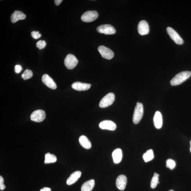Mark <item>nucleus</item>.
I'll return each mask as SVG.
<instances>
[{"label":"nucleus","instance_id":"f257e3e1","mask_svg":"<svg viewBox=\"0 0 191 191\" xmlns=\"http://www.w3.org/2000/svg\"><path fill=\"white\" fill-rule=\"evenodd\" d=\"M191 76V72L189 71L182 72L177 74L170 81L172 86L180 85Z\"/></svg>","mask_w":191,"mask_h":191},{"label":"nucleus","instance_id":"f03ea898","mask_svg":"<svg viewBox=\"0 0 191 191\" xmlns=\"http://www.w3.org/2000/svg\"><path fill=\"white\" fill-rule=\"evenodd\" d=\"M144 113L143 106L142 103L137 102L135 107L133 117V122L134 124H137L143 117Z\"/></svg>","mask_w":191,"mask_h":191},{"label":"nucleus","instance_id":"7ed1b4c3","mask_svg":"<svg viewBox=\"0 0 191 191\" xmlns=\"http://www.w3.org/2000/svg\"><path fill=\"white\" fill-rule=\"evenodd\" d=\"M115 99V95L113 93H109L101 100L99 102V106L102 108L107 107L113 103Z\"/></svg>","mask_w":191,"mask_h":191},{"label":"nucleus","instance_id":"20e7f679","mask_svg":"<svg viewBox=\"0 0 191 191\" xmlns=\"http://www.w3.org/2000/svg\"><path fill=\"white\" fill-rule=\"evenodd\" d=\"M65 65L68 69H72L76 66L78 62V60L73 54H68L65 58Z\"/></svg>","mask_w":191,"mask_h":191},{"label":"nucleus","instance_id":"39448f33","mask_svg":"<svg viewBox=\"0 0 191 191\" xmlns=\"http://www.w3.org/2000/svg\"><path fill=\"white\" fill-rule=\"evenodd\" d=\"M98 17V13L96 11H88L83 13L81 19L84 22H90L95 21Z\"/></svg>","mask_w":191,"mask_h":191},{"label":"nucleus","instance_id":"423d86ee","mask_svg":"<svg viewBox=\"0 0 191 191\" xmlns=\"http://www.w3.org/2000/svg\"><path fill=\"white\" fill-rule=\"evenodd\" d=\"M167 33L177 44L182 45L184 43L182 39L178 35V34L174 29L170 27H168L167 29Z\"/></svg>","mask_w":191,"mask_h":191},{"label":"nucleus","instance_id":"0eeeda50","mask_svg":"<svg viewBox=\"0 0 191 191\" xmlns=\"http://www.w3.org/2000/svg\"><path fill=\"white\" fill-rule=\"evenodd\" d=\"M46 117V114L42 110H37L34 111L31 115V119L32 121L40 122L44 120Z\"/></svg>","mask_w":191,"mask_h":191},{"label":"nucleus","instance_id":"6e6552de","mask_svg":"<svg viewBox=\"0 0 191 191\" xmlns=\"http://www.w3.org/2000/svg\"><path fill=\"white\" fill-rule=\"evenodd\" d=\"M97 31L99 33L106 35H112L115 33V29L110 24H103L97 27Z\"/></svg>","mask_w":191,"mask_h":191},{"label":"nucleus","instance_id":"1a4fd4ad","mask_svg":"<svg viewBox=\"0 0 191 191\" xmlns=\"http://www.w3.org/2000/svg\"><path fill=\"white\" fill-rule=\"evenodd\" d=\"M98 51L102 57L104 58L110 60L114 56V54L111 50L104 46H100L98 48Z\"/></svg>","mask_w":191,"mask_h":191},{"label":"nucleus","instance_id":"9d476101","mask_svg":"<svg viewBox=\"0 0 191 191\" xmlns=\"http://www.w3.org/2000/svg\"><path fill=\"white\" fill-rule=\"evenodd\" d=\"M100 128L103 129H108L110 131H114L116 129V125L114 122L111 120H105L101 122L99 125Z\"/></svg>","mask_w":191,"mask_h":191},{"label":"nucleus","instance_id":"9b49d317","mask_svg":"<svg viewBox=\"0 0 191 191\" xmlns=\"http://www.w3.org/2000/svg\"><path fill=\"white\" fill-rule=\"evenodd\" d=\"M138 31L140 35H147L149 32V28L148 23L144 20H142L139 23Z\"/></svg>","mask_w":191,"mask_h":191},{"label":"nucleus","instance_id":"f8f14e48","mask_svg":"<svg viewBox=\"0 0 191 191\" xmlns=\"http://www.w3.org/2000/svg\"><path fill=\"white\" fill-rule=\"evenodd\" d=\"M127 183L126 177L124 175H120L118 176L116 182V185L118 189L124 190L126 188Z\"/></svg>","mask_w":191,"mask_h":191},{"label":"nucleus","instance_id":"ddd939ff","mask_svg":"<svg viewBox=\"0 0 191 191\" xmlns=\"http://www.w3.org/2000/svg\"><path fill=\"white\" fill-rule=\"evenodd\" d=\"M42 81L43 83L47 87L52 89H56L57 85L53 79L48 75L45 74L42 77Z\"/></svg>","mask_w":191,"mask_h":191},{"label":"nucleus","instance_id":"4468645a","mask_svg":"<svg viewBox=\"0 0 191 191\" xmlns=\"http://www.w3.org/2000/svg\"><path fill=\"white\" fill-rule=\"evenodd\" d=\"M91 85L89 84L76 82L72 84V87L74 89L78 91L87 90L89 89Z\"/></svg>","mask_w":191,"mask_h":191},{"label":"nucleus","instance_id":"2eb2a0df","mask_svg":"<svg viewBox=\"0 0 191 191\" xmlns=\"http://www.w3.org/2000/svg\"><path fill=\"white\" fill-rule=\"evenodd\" d=\"M153 121L154 126L156 129H160L161 128L163 125V118L160 111H156L154 115Z\"/></svg>","mask_w":191,"mask_h":191},{"label":"nucleus","instance_id":"dca6fc26","mask_svg":"<svg viewBox=\"0 0 191 191\" xmlns=\"http://www.w3.org/2000/svg\"><path fill=\"white\" fill-rule=\"evenodd\" d=\"M26 15L20 11H15L12 13L11 17V22L15 23L20 20H24L26 19Z\"/></svg>","mask_w":191,"mask_h":191},{"label":"nucleus","instance_id":"f3484780","mask_svg":"<svg viewBox=\"0 0 191 191\" xmlns=\"http://www.w3.org/2000/svg\"><path fill=\"white\" fill-rule=\"evenodd\" d=\"M81 175V172L79 170L73 173L67 179L66 182L67 185H71L76 183L80 178Z\"/></svg>","mask_w":191,"mask_h":191},{"label":"nucleus","instance_id":"a211bd4d","mask_svg":"<svg viewBox=\"0 0 191 191\" xmlns=\"http://www.w3.org/2000/svg\"><path fill=\"white\" fill-rule=\"evenodd\" d=\"M112 156L114 163L116 164L119 163L121 162L122 157L121 149L117 148L115 149L113 152Z\"/></svg>","mask_w":191,"mask_h":191},{"label":"nucleus","instance_id":"6ab92c4d","mask_svg":"<svg viewBox=\"0 0 191 191\" xmlns=\"http://www.w3.org/2000/svg\"><path fill=\"white\" fill-rule=\"evenodd\" d=\"M79 140L80 144L84 148L88 149L92 147V143L86 136L84 135L81 136L79 137Z\"/></svg>","mask_w":191,"mask_h":191},{"label":"nucleus","instance_id":"aec40b11","mask_svg":"<svg viewBox=\"0 0 191 191\" xmlns=\"http://www.w3.org/2000/svg\"><path fill=\"white\" fill-rule=\"evenodd\" d=\"M95 185L94 179H91L84 183L81 187V191H92Z\"/></svg>","mask_w":191,"mask_h":191},{"label":"nucleus","instance_id":"412c9836","mask_svg":"<svg viewBox=\"0 0 191 191\" xmlns=\"http://www.w3.org/2000/svg\"><path fill=\"white\" fill-rule=\"evenodd\" d=\"M143 158L145 162H149L154 158L153 152L152 149H149L147 151L146 153L143 155Z\"/></svg>","mask_w":191,"mask_h":191},{"label":"nucleus","instance_id":"4be33fe9","mask_svg":"<svg viewBox=\"0 0 191 191\" xmlns=\"http://www.w3.org/2000/svg\"><path fill=\"white\" fill-rule=\"evenodd\" d=\"M56 161V157L54 154H51L49 153H48L45 155L44 163L45 164L55 163Z\"/></svg>","mask_w":191,"mask_h":191},{"label":"nucleus","instance_id":"5701e85b","mask_svg":"<svg viewBox=\"0 0 191 191\" xmlns=\"http://www.w3.org/2000/svg\"><path fill=\"white\" fill-rule=\"evenodd\" d=\"M159 174L156 173H155L154 176L152 177L151 181V186L152 188L154 189L156 187L158 184L159 183Z\"/></svg>","mask_w":191,"mask_h":191},{"label":"nucleus","instance_id":"b1692460","mask_svg":"<svg viewBox=\"0 0 191 191\" xmlns=\"http://www.w3.org/2000/svg\"><path fill=\"white\" fill-rule=\"evenodd\" d=\"M33 75V72L31 70L29 69H26L22 75V78L24 80H26L27 79H30L32 77Z\"/></svg>","mask_w":191,"mask_h":191},{"label":"nucleus","instance_id":"393cba45","mask_svg":"<svg viewBox=\"0 0 191 191\" xmlns=\"http://www.w3.org/2000/svg\"><path fill=\"white\" fill-rule=\"evenodd\" d=\"M176 163L175 161L172 159H169L166 162V166L170 170H173L176 167Z\"/></svg>","mask_w":191,"mask_h":191},{"label":"nucleus","instance_id":"a878e982","mask_svg":"<svg viewBox=\"0 0 191 191\" xmlns=\"http://www.w3.org/2000/svg\"><path fill=\"white\" fill-rule=\"evenodd\" d=\"M47 45V43L44 40H39L36 44V46L40 49H44Z\"/></svg>","mask_w":191,"mask_h":191},{"label":"nucleus","instance_id":"bb28decb","mask_svg":"<svg viewBox=\"0 0 191 191\" xmlns=\"http://www.w3.org/2000/svg\"><path fill=\"white\" fill-rule=\"evenodd\" d=\"M32 37L35 39H38L41 37V35L38 31H33L31 32Z\"/></svg>","mask_w":191,"mask_h":191},{"label":"nucleus","instance_id":"cd10ccee","mask_svg":"<svg viewBox=\"0 0 191 191\" xmlns=\"http://www.w3.org/2000/svg\"><path fill=\"white\" fill-rule=\"evenodd\" d=\"M4 179L2 176H0V189L3 190L5 189L6 186L4 185Z\"/></svg>","mask_w":191,"mask_h":191},{"label":"nucleus","instance_id":"c85d7f7f","mask_svg":"<svg viewBox=\"0 0 191 191\" xmlns=\"http://www.w3.org/2000/svg\"><path fill=\"white\" fill-rule=\"evenodd\" d=\"M22 68L20 65H17L15 67V71L16 73H19L21 71Z\"/></svg>","mask_w":191,"mask_h":191},{"label":"nucleus","instance_id":"c756f323","mask_svg":"<svg viewBox=\"0 0 191 191\" xmlns=\"http://www.w3.org/2000/svg\"><path fill=\"white\" fill-rule=\"evenodd\" d=\"M40 191H51V189L49 188L44 187Z\"/></svg>","mask_w":191,"mask_h":191},{"label":"nucleus","instance_id":"7c9ffc66","mask_svg":"<svg viewBox=\"0 0 191 191\" xmlns=\"http://www.w3.org/2000/svg\"><path fill=\"white\" fill-rule=\"evenodd\" d=\"M62 2V0H55L54 1V3L56 6H59Z\"/></svg>","mask_w":191,"mask_h":191},{"label":"nucleus","instance_id":"2f4dec72","mask_svg":"<svg viewBox=\"0 0 191 191\" xmlns=\"http://www.w3.org/2000/svg\"><path fill=\"white\" fill-rule=\"evenodd\" d=\"M190 151L191 152V140L190 141Z\"/></svg>","mask_w":191,"mask_h":191},{"label":"nucleus","instance_id":"473e14b6","mask_svg":"<svg viewBox=\"0 0 191 191\" xmlns=\"http://www.w3.org/2000/svg\"><path fill=\"white\" fill-rule=\"evenodd\" d=\"M169 191H174L173 190H169Z\"/></svg>","mask_w":191,"mask_h":191}]
</instances>
